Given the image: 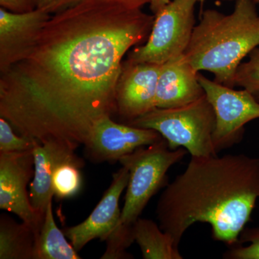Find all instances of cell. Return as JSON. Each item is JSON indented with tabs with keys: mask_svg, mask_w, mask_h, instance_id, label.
<instances>
[{
	"mask_svg": "<svg viewBox=\"0 0 259 259\" xmlns=\"http://www.w3.org/2000/svg\"><path fill=\"white\" fill-rule=\"evenodd\" d=\"M66 238L64 232L56 225L51 202L37 235L35 259L81 258L77 250Z\"/></svg>",
	"mask_w": 259,
	"mask_h": 259,
	"instance_id": "obj_17",
	"label": "cell"
},
{
	"mask_svg": "<svg viewBox=\"0 0 259 259\" xmlns=\"http://www.w3.org/2000/svg\"><path fill=\"white\" fill-rule=\"evenodd\" d=\"M76 149L58 141L40 144L35 141L32 153L35 172L30 185V199L32 207L42 219L49 203L54 197L52 180L56 168L66 162L83 161L75 153Z\"/></svg>",
	"mask_w": 259,
	"mask_h": 259,
	"instance_id": "obj_13",
	"label": "cell"
},
{
	"mask_svg": "<svg viewBox=\"0 0 259 259\" xmlns=\"http://www.w3.org/2000/svg\"><path fill=\"white\" fill-rule=\"evenodd\" d=\"M35 140L18 136L6 119L0 117V153L25 151L33 148Z\"/></svg>",
	"mask_w": 259,
	"mask_h": 259,
	"instance_id": "obj_21",
	"label": "cell"
},
{
	"mask_svg": "<svg viewBox=\"0 0 259 259\" xmlns=\"http://www.w3.org/2000/svg\"><path fill=\"white\" fill-rule=\"evenodd\" d=\"M34 172L32 149L0 153V208L16 214L39 233L44 219L34 210L28 192Z\"/></svg>",
	"mask_w": 259,
	"mask_h": 259,
	"instance_id": "obj_8",
	"label": "cell"
},
{
	"mask_svg": "<svg viewBox=\"0 0 259 259\" xmlns=\"http://www.w3.org/2000/svg\"><path fill=\"white\" fill-rule=\"evenodd\" d=\"M135 241L144 259H182L173 238L149 219L139 218L134 224Z\"/></svg>",
	"mask_w": 259,
	"mask_h": 259,
	"instance_id": "obj_16",
	"label": "cell"
},
{
	"mask_svg": "<svg viewBox=\"0 0 259 259\" xmlns=\"http://www.w3.org/2000/svg\"><path fill=\"white\" fill-rule=\"evenodd\" d=\"M1 8L15 13H24L37 8L36 0H0Z\"/></svg>",
	"mask_w": 259,
	"mask_h": 259,
	"instance_id": "obj_24",
	"label": "cell"
},
{
	"mask_svg": "<svg viewBox=\"0 0 259 259\" xmlns=\"http://www.w3.org/2000/svg\"><path fill=\"white\" fill-rule=\"evenodd\" d=\"M259 198V158L244 154L192 156L163 191L158 225L179 247L187 230L208 223L217 241L234 245Z\"/></svg>",
	"mask_w": 259,
	"mask_h": 259,
	"instance_id": "obj_2",
	"label": "cell"
},
{
	"mask_svg": "<svg viewBox=\"0 0 259 259\" xmlns=\"http://www.w3.org/2000/svg\"><path fill=\"white\" fill-rule=\"evenodd\" d=\"M197 0H170L156 15L147 42L136 48L127 61L161 65L185 54L195 27Z\"/></svg>",
	"mask_w": 259,
	"mask_h": 259,
	"instance_id": "obj_6",
	"label": "cell"
},
{
	"mask_svg": "<svg viewBox=\"0 0 259 259\" xmlns=\"http://www.w3.org/2000/svg\"><path fill=\"white\" fill-rule=\"evenodd\" d=\"M51 17L37 8L24 13L0 8V74L30 54Z\"/></svg>",
	"mask_w": 259,
	"mask_h": 259,
	"instance_id": "obj_12",
	"label": "cell"
},
{
	"mask_svg": "<svg viewBox=\"0 0 259 259\" xmlns=\"http://www.w3.org/2000/svg\"><path fill=\"white\" fill-rule=\"evenodd\" d=\"M38 233L28 223L0 216V258L35 259Z\"/></svg>",
	"mask_w": 259,
	"mask_h": 259,
	"instance_id": "obj_15",
	"label": "cell"
},
{
	"mask_svg": "<svg viewBox=\"0 0 259 259\" xmlns=\"http://www.w3.org/2000/svg\"><path fill=\"white\" fill-rule=\"evenodd\" d=\"M198 79L215 114L213 139L219 151L236 141L245 124L259 118V102L244 89L237 91L201 74Z\"/></svg>",
	"mask_w": 259,
	"mask_h": 259,
	"instance_id": "obj_7",
	"label": "cell"
},
{
	"mask_svg": "<svg viewBox=\"0 0 259 259\" xmlns=\"http://www.w3.org/2000/svg\"><path fill=\"white\" fill-rule=\"evenodd\" d=\"M83 166L84 161H69L56 168L52 180L53 191L56 198H71L79 193L82 185L80 169Z\"/></svg>",
	"mask_w": 259,
	"mask_h": 259,
	"instance_id": "obj_18",
	"label": "cell"
},
{
	"mask_svg": "<svg viewBox=\"0 0 259 259\" xmlns=\"http://www.w3.org/2000/svg\"><path fill=\"white\" fill-rule=\"evenodd\" d=\"M243 88L259 102V48L249 54V60L241 63L234 77V87Z\"/></svg>",
	"mask_w": 259,
	"mask_h": 259,
	"instance_id": "obj_20",
	"label": "cell"
},
{
	"mask_svg": "<svg viewBox=\"0 0 259 259\" xmlns=\"http://www.w3.org/2000/svg\"><path fill=\"white\" fill-rule=\"evenodd\" d=\"M244 241H250L246 247L232 248L225 254V258L231 259H259V231H250L245 234Z\"/></svg>",
	"mask_w": 259,
	"mask_h": 259,
	"instance_id": "obj_22",
	"label": "cell"
},
{
	"mask_svg": "<svg viewBox=\"0 0 259 259\" xmlns=\"http://www.w3.org/2000/svg\"><path fill=\"white\" fill-rule=\"evenodd\" d=\"M198 74L185 54L161 64L156 90V107L184 106L203 97L205 93L199 82Z\"/></svg>",
	"mask_w": 259,
	"mask_h": 259,
	"instance_id": "obj_14",
	"label": "cell"
},
{
	"mask_svg": "<svg viewBox=\"0 0 259 259\" xmlns=\"http://www.w3.org/2000/svg\"><path fill=\"white\" fill-rule=\"evenodd\" d=\"M127 124L157 131L171 150L184 148L196 157L218 155L213 139L215 114L206 95L184 106L156 107Z\"/></svg>",
	"mask_w": 259,
	"mask_h": 259,
	"instance_id": "obj_4",
	"label": "cell"
},
{
	"mask_svg": "<svg viewBox=\"0 0 259 259\" xmlns=\"http://www.w3.org/2000/svg\"><path fill=\"white\" fill-rule=\"evenodd\" d=\"M149 0H83L51 15L31 52L0 75V117L40 144L76 149L117 112L122 59L148 39Z\"/></svg>",
	"mask_w": 259,
	"mask_h": 259,
	"instance_id": "obj_1",
	"label": "cell"
},
{
	"mask_svg": "<svg viewBox=\"0 0 259 259\" xmlns=\"http://www.w3.org/2000/svg\"><path fill=\"white\" fill-rule=\"evenodd\" d=\"M83 0H36L37 8L49 15H56L76 6Z\"/></svg>",
	"mask_w": 259,
	"mask_h": 259,
	"instance_id": "obj_23",
	"label": "cell"
},
{
	"mask_svg": "<svg viewBox=\"0 0 259 259\" xmlns=\"http://www.w3.org/2000/svg\"><path fill=\"white\" fill-rule=\"evenodd\" d=\"M187 152L184 148L170 149L166 140L163 139L138 148L120 158L119 162L129 171L120 224H134L150 199L165 185L170 167L183 159Z\"/></svg>",
	"mask_w": 259,
	"mask_h": 259,
	"instance_id": "obj_5",
	"label": "cell"
},
{
	"mask_svg": "<svg viewBox=\"0 0 259 259\" xmlns=\"http://www.w3.org/2000/svg\"><path fill=\"white\" fill-rule=\"evenodd\" d=\"M258 46L259 15L255 2L236 0L231 14L215 10L202 13L184 54L196 71H209L216 82L233 88L241 61Z\"/></svg>",
	"mask_w": 259,
	"mask_h": 259,
	"instance_id": "obj_3",
	"label": "cell"
},
{
	"mask_svg": "<svg viewBox=\"0 0 259 259\" xmlns=\"http://www.w3.org/2000/svg\"><path fill=\"white\" fill-rule=\"evenodd\" d=\"M223 1H232V0H223ZM255 3H259V0H253Z\"/></svg>",
	"mask_w": 259,
	"mask_h": 259,
	"instance_id": "obj_27",
	"label": "cell"
},
{
	"mask_svg": "<svg viewBox=\"0 0 259 259\" xmlns=\"http://www.w3.org/2000/svg\"><path fill=\"white\" fill-rule=\"evenodd\" d=\"M107 247L102 259L134 258L126 251L135 241L134 225L119 224L107 238Z\"/></svg>",
	"mask_w": 259,
	"mask_h": 259,
	"instance_id": "obj_19",
	"label": "cell"
},
{
	"mask_svg": "<svg viewBox=\"0 0 259 259\" xmlns=\"http://www.w3.org/2000/svg\"><path fill=\"white\" fill-rule=\"evenodd\" d=\"M204 2H205V0H197V3H200L201 7L203 6Z\"/></svg>",
	"mask_w": 259,
	"mask_h": 259,
	"instance_id": "obj_26",
	"label": "cell"
},
{
	"mask_svg": "<svg viewBox=\"0 0 259 259\" xmlns=\"http://www.w3.org/2000/svg\"><path fill=\"white\" fill-rule=\"evenodd\" d=\"M169 2L170 0H149L150 7L153 15H156L159 13Z\"/></svg>",
	"mask_w": 259,
	"mask_h": 259,
	"instance_id": "obj_25",
	"label": "cell"
},
{
	"mask_svg": "<svg viewBox=\"0 0 259 259\" xmlns=\"http://www.w3.org/2000/svg\"><path fill=\"white\" fill-rule=\"evenodd\" d=\"M161 65H122L117 90V112L127 123L156 108V90Z\"/></svg>",
	"mask_w": 259,
	"mask_h": 259,
	"instance_id": "obj_11",
	"label": "cell"
},
{
	"mask_svg": "<svg viewBox=\"0 0 259 259\" xmlns=\"http://www.w3.org/2000/svg\"><path fill=\"white\" fill-rule=\"evenodd\" d=\"M128 181V169L122 166L114 174L110 187L89 217L76 226L67 227L62 230L77 251L93 240L106 241L110 233L118 226L122 211L119 202Z\"/></svg>",
	"mask_w": 259,
	"mask_h": 259,
	"instance_id": "obj_10",
	"label": "cell"
},
{
	"mask_svg": "<svg viewBox=\"0 0 259 259\" xmlns=\"http://www.w3.org/2000/svg\"><path fill=\"white\" fill-rule=\"evenodd\" d=\"M163 139L154 130L117 123L107 116L97 121L83 146L85 156L93 163H113L138 148Z\"/></svg>",
	"mask_w": 259,
	"mask_h": 259,
	"instance_id": "obj_9",
	"label": "cell"
}]
</instances>
